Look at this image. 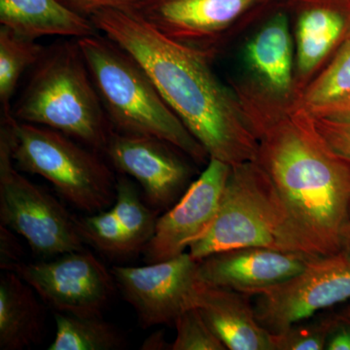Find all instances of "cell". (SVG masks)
<instances>
[{"mask_svg": "<svg viewBox=\"0 0 350 350\" xmlns=\"http://www.w3.org/2000/svg\"><path fill=\"white\" fill-rule=\"evenodd\" d=\"M170 345H167L165 342V336L162 332H157V333L152 334L146 338V340L142 345V349L144 350H163L170 349Z\"/></svg>", "mask_w": 350, "mask_h": 350, "instance_id": "obj_31", "label": "cell"}, {"mask_svg": "<svg viewBox=\"0 0 350 350\" xmlns=\"http://www.w3.org/2000/svg\"><path fill=\"white\" fill-rule=\"evenodd\" d=\"M250 299L204 284L197 308L227 350H275L273 333L260 323Z\"/></svg>", "mask_w": 350, "mask_h": 350, "instance_id": "obj_15", "label": "cell"}, {"mask_svg": "<svg viewBox=\"0 0 350 350\" xmlns=\"http://www.w3.org/2000/svg\"><path fill=\"white\" fill-rule=\"evenodd\" d=\"M330 312H322L273 334L275 350L326 349Z\"/></svg>", "mask_w": 350, "mask_h": 350, "instance_id": "obj_25", "label": "cell"}, {"mask_svg": "<svg viewBox=\"0 0 350 350\" xmlns=\"http://www.w3.org/2000/svg\"><path fill=\"white\" fill-rule=\"evenodd\" d=\"M246 61L264 93L289 100L294 91L293 48L286 14H276L253 36L246 47Z\"/></svg>", "mask_w": 350, "mask_h": 350, "instance_id": "obj_16", "label": "cell"}, {"mask_svg": "<svg viewBox=\"0 0 350 350\" xmlns=\"http://www.w3.org/2000/svg\"><path fill=\"white\" fill-rule=\"evenodd\" d=\"M23 123L53 129L105 152L113 129L77 39L44 51L13 111Z\"/></svg>", "mask_w": 350, "mask_h": 350, "instance_id": "obj_4", "label": "cell"}, {"mask_svg": "<svg viewBox=\"0 0 350 350\" xmlns=\"http://www.w3.org/2000/svg\"><path fill=\"white\" fill-rule=\"evenodd\" d=\"M276 0H144L135 11L154 29L211 57L214 44L244 13Z\"/></svg>", "mask_w": 350, "mask_h": 350, "instance_id": "obj_13", "label": "cell"}, {"mask_svg": "<svg viewBox=\"0 0 350 350\" xmlns=\"http://www.w3.org/2000/svg\"><path fill=\"white\" fill-rule=\"evenodd\" d=\"M11 271L29 283L55 312L103 317L117 288L111 269L85 248L52 261L21 262Z\"/></svg>", "mask_w": 350, "mask_h": 350, "instance_id": "obj_8", "label": "cell"}, {"mask_svg": "<svg viewBox=\"0 0 350 350\" xmlns=\"http://www.w3.org/2000/svg\"><path fill=\"white\" fill-rule=\"evenodd\" d=\"M56 334L49 350H115L126 345L123 334L103 317L55 312Z\"/></svg>", "mask_w": 350, "mask_h": 350, "instance_id": "obj_20", "label": "cell"}, {"mask_svg": "<svg viewBox=\"0 0 350 350\" xmlns=\"http://www.w3.org/2000/svg\"><path fill=\"white\" fill-rule=\"evenodd\" d=\"M91 21L144 66L209 159L231 167L257 160L259 140L243 103L218 79L206 55L163 36L135 11H101Z\"/></svg>", "mask_w": 350, "mask_h": 350, "instance_id": "obj_2", "label": "cell"}, {"mask_svg": "<svg viewBox=\"0 0 350 350\" xmlns=\"http://www.w3.org/2000/svg\"><path fill=\"white\" fill-rule=\"evenodd\" d=\"M344 16L335 9L314 6L306 9L297 24V66L301 75L312 73L347 29Z\"/></svg>", "mask_w": 350, "mask_h": 350, "instance_id": "obj_19", "label": "cell"}, {"mask_svg": "<svg viewBox=\"0 0 350 350\" xmlns=\"http://www.w3.org/2000/svg\"><path fill=\"white\" fill-rule=\"evenodd\" d=\"M177 152L181 151L159 138L113 131L103 153L115 169L139 184L147 204L160 213L174 206L192 183L190 167Z\"/></svg>", "mask_w": 350, "mask_h": 350, "instance_id": "obj_11", "label": "cell"}, {"mask_svg": "<svg viewBox=\"0 0 350 350\" xmlns=\"http://www.w3.org/2000/svg\"><path fill=\"white\" fill-rule=\"evenodd\" d=\"M10 120L0 128V221L23 237L38 256L84 250L76 217L14 165Z\"/></svg>", "mask_w": 350, "mask_h": 350, "instance_id": "obj_7", "label": "cell"}, {"mask_svg": "<svg viewBox=\"0 0 350 350\" xmlns=\"http://www.w3.org/2000/svg\"><path fill=\"white\" fill-rule=\"evenodd\" d=\"M111 208L135 252L144 250L155 232L159 211L145 204L137 185L125 174L117 178L116 199Z\"/></svg>", "mask_w": 350, "mask_h": 350, "instance_id": "obj_23", "label": "cell"}, {"mask_svg": "<svg viewBox=\"0 0 350 350\" xmlns=\"http://www.w3.org/2000/svg\"><path fill=\"white\" fill-rule=\"evenodd\" d=\"M338 254L347 260L350 264V213L345 225L344 232H342V241H340V251Z\"/></svg>", "mask_w": 350, "mask_h": 350, "instance_id": "obj_32", "label": "cell"}, {"mask_svg": "<svg viewBox=\"0 0 350 350\" xmlns=\"http://www.w3.org/2000/svg\"><path fill=\"white\" fill-rule=\"evenodd\" d=\"M239 96L259 140L256 162L315 251L338 254L350 213L349 161L329 146L297 101L252 89Z\"/></svg>", "mask_w": 350, "mask_h": 350, "instance_id": "obj_1", "label": "cell"}, {"mask_svg": "<svg viewBox=\"0 0 350 350\" xmlns=\"http://www.w3.org/2000/svg\"><path fill=\"white\" fill-rule=\"evenodd\" d=\"M255 312L275 334L350 300V264L340 254L313 258L300 273L258 295Z\"/></svg>", "mask_w": 350, "mask_h": 350, "instance_id": "obj_10", "label": "cell"}, {"mask_svg": "<svg viewBox=\"0 0 350 350\" xmlns=\"http://www.w3.org/2000/svg\"><path fill=\"white\" fill-rule=\"evenodd\" d=\"M232 167L211 158L206 167L167 213L158 218L155 232L145 246L147 262L165 261L188 251L217 216Z\"/></svg>", "mask_w": 350, "mask_h": 350, "instance_id": "obj_12", "label": "cell"}, {"mask_svg": "<svg viewBox=\"0 0 350 350\" xmlns=\"http://www.w3.org/2000/svg\"><path fill=\"white\" fill-rule=\"evenodd\" d=\"M174 324L176 337L172 350H227L198 308L182 313Z\"/></svg>", "mask_w": 350, "mask_h": 350, "instance_id": "obj_26", "label": "cell"}, {"mask_svg": "<svg viewBox=\"0 0 350 350\" xmlns=\"http://www.w3.org/2000/svg\"><path fill=\"white\" fill-rule=\"evenodd\" d=\"M36 292L17 273L0 276V349L22 350L38 345L45 326Z\"/></svg>", "mask_w": 350, "mask_h": 350, "instance_id": "obj_18", "label": "cell"}, {"mask_svg": "<svg viewBox=\"0 0 350 350\" xmlns=\"http://www.w3.org/2000/svg\"><path fill=\"white\" fill-rule=\"evenodd\" d=\"M77 41L113 131L159 138L197 163L209 160L133 55L100 32Z\"/></svg>", "mask_w": 350, "mask_h": 350, "instance_id": "obj_3", "label": "cell"}, {"mask_svg": "<svg viewBox=\"0 0 350 350\" xmlns=\"http://www.w3.org/2000/svg\"><path fill=\"white\" fill-rule=\"evenodd\" d=\"M241 247L319 255L256 161L232 167L215 220L188 252L200 261Z\"/></svg>", "mask_w": 350, "mask_h": 350, "instance_id": "obj_5", "label": "cell"}, {"mask_svg": "<svg viewBox=\"0 0 350 350\" xmlns=\"http://www.w3.org/2000/svg\"><path fill=\"white\" fill-rule=\"evenodd\" d=\"M297 103L310 113L350 105V36L331 64L310 83Z\"/></svg>", "mask_w": 350, "mask_h": 350, "instance_id": "obj_22", "label": "cell"}, {"mask_svg": "<svg viewBox=\"0 0 350 350\" xmlns=\"http://www.w3.org/2000/svg\"><path fill=\"white\" fill-rule=\"evenodd\" d=\"M0 25L34 41L46 36L80 39L100 32L91 20L59 0H0Z\"/></svg>", "mask_w": 350, "mask_h": 350, "instance_id": "obj_17", "label": "cell"}, {"mask_svg": "<svg viewBox=\"0 0 350 350\" xmlns=\"http://www.w3.org/2000/svg\"><path fill=\"white\" fill-rule=\"evenodd\" d=\"M10 125L12 158L18 170L43 177L84 213H100L113 206L117 179L98 152L53 129L15 118Z\"/></svg>", "mask_w": 350, "mask_h": 350, "instance_id": "obj_6", "label": "cell"}, {"mask_svg": "<svg viewBox=\"0 0 350 350\" xmlns=\"http://www.w3.org/2000/svg\"><path fill=\"white\" fill-rule=\"evenodd\" d=\"M308 113L329 146L350 162V105Z\"/></svg>", "mask_w": 350, "mask_h": 350, "instance_id": "obj_27", "label": "cell"}, {"mask_svg": "<svg viewBox=\"0 0 350 350\" xmlns=\"http://www.w3.org/2000/svg\"><path fill=\"white\" fill-rule=\"evenodd\" d=\"M325 350H350V300L330 312V328Z\"/></svg>", "mask_w": 350, "mask_h": 350, "instance_id": "obj_29", "label": "cell"}, {"mask_svg": "<svg viewBox=\"0 0 350 350\" xmlns=\"http://www.w3.org/2000/svg\"><path fill=\"white\" fill-rule=\"evenodd\" d=\"M46 48L0 27V103L2 118H12L11 98L25 70L38 63Z\"/></svg>", "mask_w": 350, "mask_h": 350, "instance_id": "obj_21", "label": "cell"}, {"mask_svg": "<svg viewBox=\"0 0 350 350\" xmlns=\"http://www.w3.org/2000/svg\"><path fill=\"white\" fill-rule=\"evenodd\" d=\"M349 7H350V5H349Z\"/></svg>", "mask_w": 350, "mask_h": 350, "instance_id": "obj_33", "label": "cell"}, {"mask_svg": "<svg viewBox=\"0 0 350 350\" xmlns=\"http://www.w3.org/2000/svg\"><path fill=\"white\" fill-rule=\"evenodd\" d=\"M317 256L267 247L234 248L200 260L199 278L208 286L258 296L300 273Z\"/></svg>", "mask_w": 350, "mask_h": 350, "instance_id": "obj_14", "label": "cell"}, {"mask_svg": "<svg viewBox=\"0 0 350 350\" xmlns=\"http://www.w3.org/2000/svg\"><path fill=\"white\" fill-rule=\"evenodd\" d=\"M76 224L84 243L107 256L123 257L135 253L112 208L76 218Z\"/></svg>", "mask_w": 350, "mask_h": 350, "instance_id": "obj_24", "label": "cell"}, {"mask_svg": "<svg viewBox=\"0 0 350 350\" xmlns=\"http://www.w3.org/2000/svg\"><path fill=\"white\" fill-rule=\"evenodd\" d=\"M111 273L142 328L175 323L182 313L197 308L204 286L199 261L188 251L147 266H115Z\"/></svg>", "mask_w": 350, "mask_h": 350, "instance_id": "obj_9", "label": "cell"}, {"mask_svg": "<svg viewBox=\"0 0 350 350\" xmlns=\"http://www.w3.org/2000/svg\"><path fill=\"white\" fill-rule=\"evenodd\" d=\"M13 230L0 223V268L11 271L22 261L23 252L19 239Z\"/></svg>", "mask_w": 350, "mask_h": 350, "instance_id": "obj_30", "label": "cell"}, {"mask_svg": "<svg viewBox=\"0 0 350 350\" xmlns=\"http://www.w3.org/2000/svg\"><path fill=\"white\" fill-rule=\"evenodd\" d=\"M64 6L82 17L91 20L105 10L135 11L144 0H59Z\"/></svg>", "mask_w": 350, "mask_h": 350, "instance_id": "obj_28", "label": "cell"}]
</instances>
